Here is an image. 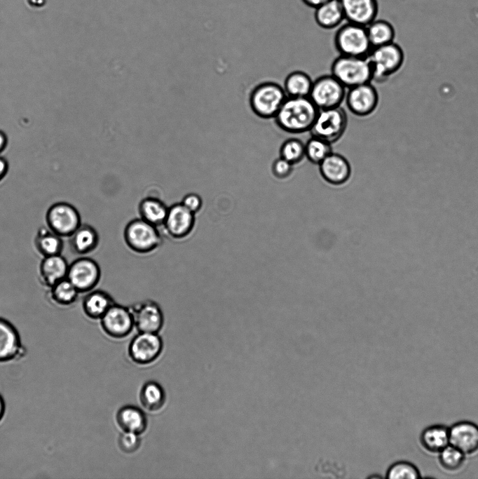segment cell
Segmentation results:
<instances>
[{"mask_svg": "<svg viewBox=\"0 0 478 479\" xmlns=\"http://www.w3.org/2000/svg\"><path fill=\"white\" fill-rule=\"evenodd\" d=\"M318 112L309 97H287L274 120L282 130L300 134L310 130Z\"/></svg>", "mask_w": 478, "mask_h": 479, "instance_id": "obj_1", "label": "cell"}, {"mask_svg": "<svg viewBox=\"0 0 478 479\" xmlns=\"http://www.w3.org/2000/svg\"><path fill=\"white\" fill-rule=\"evenodd\" d=\"M287 97L283 87L280 84L265 81L252 90L249 104L257 116L263 119H274Z\"/></svg>", "mask_w": 478, "mask_h": 479, "instance_id": "obj_2", "label": "cell"}, {"mask_svg": "<svg viewBox=\"0 0 478 479\" xmlns=\"http://www.w3.org/2000/svg\"><path fill=\"white\" fill-rule=\"evenodd\" d=\"M123 239L128 248L137 254L153 252L163 243L158 227L140 217L127 223L123 230Z\"/></svg>", "mask_w": 478, "mask_h": 479, "instance_id": "obj_3", "label": "cell"}, {"mask_svg": "<svg viewBox=\"0 0 478 479\" xmlns=\"http://www.w3.org/2000/svg\"><path fill=\"white\" fill-rule=\"evenodd\" d=\"M334 43L341 55L367 58L372 50L367 27L349 22L339 27Z\"/></svg>", "mask_w": 478, "mask_h": 479, "instance_id": "obj_4", "label": "cell"}, {"mask_svg": "<svg viewBox=\"0 0 478 479\" xmlns=\"http://www.w3.org/2000/svg\"><path fill=\"white\" fill-rule=\"evenodd\" d=\"M331 74L347 89L372 81V69L368 58L339 55L331 65Z\"/></svg>", "mask_w": 478, "mask_h": 479, "instance_id": "obj_5", "label": "cell"}, {"mask_svg": "<svg viewBox=\"0 0 478 479\" xmlns=\"http://www.w3.org/2000/svg\"><path fill=\"white\" fill-rule=\"evenodd\" d=\"M368 59L372 69V81L383 83L397 72L404 61L402 48L394 41L373 48Z\"/></svg>", "mask_w": 478, "mask_h": 479, "instance_id": "obj_6", "label": "cell"}, {"mask_svg": "<svg viewBox=\"0 0 478 479\" xmlns=\"http://www.w3.org/2000/svg\"><path fill=\"white\" fill-rule=\"evenodd\" d=\"M347 126V114L341 107L319 109L310 132L312 136L332 144L342 137Z\"/></svg>", "mask_w": 478, "mask_h": 479, "instance_id": "obj_7", "label": "cell"}, {"mask_svg": "<svg viewBox=\"0 0 478 479\" xmlns=\"http://www.w3.org/2000/svg\"><path fill=\"white\" fill-rule=\"evenodd\" d=\"M347 88L332 74H327L316 79L312 86L309 98L319 109L341 107Z\"/></svg>", "mask_w": 478, "mask_h": 479, "instance_id": "obj_8", "label": "cell"}, {"mask_svg": "<svg viewBox=\"0 0 478 479\" xmlns=\"http://www.w3.org/2000/svg\"><path fill=\"white\" fill-rule=\"evenodd\" d=\"M46 222L48 228L64 238L70 236L81 224V217L73 205L67 202H57L48 208Z\"/></svg>", "mask_w": 478, "mask_h": 479, "instance_id": "obj_9", "label": "cell"}, {"mask_svg": "<svg viewBox=\"0 0 478 479\" xmlns=\"http://www.w3.org/2000/svg\"><path fill=\"white\" fill-rule=\"evenodd\" d=\"M67 278L79 293L93 290L101 278V269L98 263L88 257H81L69 264Z\"/></svg>", "mask_w": 478, "mask_h": 479, "instance_id": "obj_10", "label": "cell"}, {"mask_svg": "<svg viewBox=\"0 0 478 479\" xmlns=\"http://www.w3.org/2000/svg\"><path fill=\"white\" fill-rule=\"evenodd\" d=\"M378 102V91L371 82L347 89L346 104L348 110L357 116L366 117L373 114Z\"/></svg>", "mask_w": 478, "mask_h": 479, "instance_id": "obj_11", "label": "cell"}, {"mask_svg": "<svg viewBox=\"0 0 478 479\" xmlns=\"http://www.w3.org/2000/svg\"><path fill=\"white\" fill-rule=\"evenodd\" d=\"M100 321L104 332L116 339L126 337L135 327L133 316L129 306L116 302Z\"/></svg>", "mask_w": 478, "mask_h": 479, "instance_id": "obj_12", "label": "cell"}, {"mask_svg": "<svg viewBox=\"0 0 478 479\" xmlns=\"http://www.w3.org/2000/svg\"><path fill=\"white\" fill-rule=\"evenodd\" d=\"M135 326L139 332L158 333L164 323V315L160 305L146 299L129 306Z\"/></svg>", "mask_w": 478, "mask_h": 479, "instance_id": "obj_13", "label": "cell"}, {"mask_svg": "<svg viewBox=\"0 0 478 479\" xmlns=\"http://www.w3.org/2000/svg\"><path fill=\"white\" fill-rule=\"evenodd\" d=\"M195 215L181 203L170 205L163 225L167 235L175 240L189 236L195 227Z\"/></svg>", "mask_w": 478, "mask_h": 479, "instance_id": "obj_14", "label": "cell"}, {"mask_svg": "<svg viewBox=\"0 0 478 479\" xmlns=\"http://www.w3.org/2000/svg\"><path fill=\"white\" fill-rule=\"evenodd\" d=\"M163 350V341L158 333L139 332L131 341L129 354L135 363L146 365L153 362Z\"/></svg>", "mask_w": 478, "mask_h": 479, "instance_id": "obj_15", "label": "cell"}, {"mask_svg": "<svg viewBox=\"0 0 478 479\" xmlns=\"http://www.w3.org/2000/svg\"><path fill=\"white\" fill-rule=\"evenodd\" d=\"M450 445L466 456L478 452V425L470 421H460L449 427Z\"/></svg>", "mask_w": 478, "mask_h": 479, "instance_id": "obj_16", "label": "cell"}, {"mask_svg": "<svg viewBox=\"0 0 478 479\" xmlns=\"http://www.w3.org/2000/svg\"><path fill=\"white\" fill-rule=\"evenodd\" d=\"M318 166L322 177L331 184H343L350 177V163L340 154L332 152Z\"/></svg>", "mask_w": 478, "mask_h": 479, "instance_id": "obj_17", "label": "cell"}, {"mask_svg": "<svg viewBox=\"0 0 478 479\" xmlns=\"http://www.w3.org/2000/svg\"><path fill=\"white\" fill-rule=\"evenodd\" d=\"M347 22L367 26L376 19L377 0H339Z\"/></svg>", "mask_w": 478, "mask_h": 479, "instance_id": "obj_18", "label": "cell"}, {"mask_svg": "<svg viewBox=\"0 0 478 479\" xmlns=\"http://www.w3.org/2000/svg\"><path fill=\"white\" fill-rule=\"evenodd\" d=\"M22 351L18 330L10 321L0 318V362L15 359Z\"/></svg>", "mask_w": 478, "mask_h": 479, "instance_id": "obj_19", "label": "cell"}, {"mask_svg": "<svg viewBox=\"0 0 478 479\" xmlns=\"http://www.w3.org/2000/svg\"><path fill=\"white\" fill-rule=\"evenodd\" d=\"M68 238L71 251L78 255L92 252L97 248L100 242L97 230L88 224L81 223Z\"/></svg>", "mask_w": 478, "mask_h": 479, "instance_id": "obj_20", "label": "cell"}, {"mask_svg": "<svg viewBox=\"0 0 478 479\" xmlns=\"http://www.w3.org/2000/svg\"><path fill=\"white\" fill-rule=\"evenodd\" d=\"M69 264L61 254L43 257L39 265V275L43 284L50 288L67 278Z\"/></svg>", "mask_w": 478, "mask_h": 479, "instance_id": "obj_21", "label": "cell"}, {"mask_svg": "<svg viewBox=\"0 0 478 479\" xmlns=\"http://www.w3.org/2000/svg\"><path fill=\"white\" fill-rule=\"evenodd\" d=\"M115 302L109 292L93 289L86 293L82 300V308L88 318L100 320Z\"/></svg>", "mask_w": 478, "mask_h": 479, "instance_id": "obj_22", "label": "cell"}, {"mask_svg": "<svg viewBox=\"0 0 478 479\" xmlns=\"http://www.w3.org/2000/svg\"><path fill=\"white\" fill-rule=\"evenodd\" d=\"M419 440L425 450L439 454L450 445L449 428L442 424L429 426L423 430Z\"/></svg>", "mask_w": 478, "mask_h": 479, "instance_id": "obj_23", "label": "cell"}, {"mask_svg": "<svg viewBox=\"0 0 478 479\" xmlns=\"http://www.w3.org/2000/svg\"><path fill=\"white\" fill-rule=\"evenodd\" d=\"M314 18L317 25L325 29L339 27L345 20L339 0H330L315 8Z\"/></svg>", "mask_w": 478, "mask_h": 479, "instance_id": "obj_24", "label": "cell"}, {"mask_svg": "<svg viewBox=\"0 0 478 479\" xmlns=\"http://www.w3.org/2000/svg\"><path fill=\"white\" fill-rule=\"evenodd\" d=\"M116 421L124 431L134 432L139 435L145 431L147 426V419L144 412L132 405L120 408L116 414Z\"/></svg>", "mask_w": 478, "mask_h": 479, "instance_id": "obj_25", "label": "cell"}, {"mask_svg": "<svg viewBox=\"0 0 478 479\" xmlns=\"http://www.w3.org/2000/svg\"><path fill=\"white\" fill-rule=\"evenodd\" d=\"M168 208L158 198L150 196L140 201L137 210L140 218L158 227L163 225Z\"/></svg>", "mask_w": 478, "mask_h": 479, "instance_id": "obj_26", "label": "cell"}, {"mask_svg": "<svg viewBox=\"0 0 478 479\" xmlns=\"http://www.w3.org/2000/svg\"><path fill=\"white\" fill-rule=\"evenodd\" d=\"M34 245L37 251L43 257L61 254L64 245L61 236L49 228L45 227L39 229L34 238Z\"/></svg>", "mask_w": 478, "mask_h": 479, "instance_id": "obj_27", "label": "cell"}, {"mask_svg": "<svg viewBox=\"0 0 478 479\" xmlns=\"http://www.w3.org/2000/svg\"><path fill=\"white\" fill-rule=\"evenodd\" d=\"M313 81L303 71L289 73L284 81L283 88L287 97H309Z\"/></svg>", "mask_w": 478, "mask_h": 479, "instance_id": "obj_28", "label": "cell"}, {"mask_svg": "<svg viewBox=\"0 0 478 479\" xmlns=\"http://www.w3.org/2000/svg\"><path fill=\"white\" fill-rule=\"evenodd\" d=\"M367 31L372 48L394 41L395 31L387 20H374L367 26Z\"/></svg>", "mask_w": 478, "mask_h": 479, "instance_id": "obj_29", "label": "cell"}, {"mask_svg": "<svg viewBox=\"0 0 478 479\" xmlns=\"http://www.w3.org/2000/svg\"><path fill=\"white\" fill-rule=\"evenodd\" d=\"M139 399L141 404L146 410L155 412L163 407L166 396L163 388L158 383L150 381L142 386Z\"/></svg>", "mask_w": 478, "mask_h": 479, "instance_id": "obj_30", "label": "cell"}, {"mask_svg": "<svg viewBox=\"0 0 478 479\" xmlns=\"http://www.w3.org/2000/svg\"><path fill=\"white\" fill-rule=\"evenodd\" d=\"M49 289L50 300L54 304L62 306L74 304L80 294L67 278L57 282Z\"/></svg>", "mask_w": 478, "mask_h": 479, "instance_id": "obj_31", "label": "cell"}, {"mask_svg": "<svg viewBox=\"0 0 478 479\" xmlns=\"http://www.w3.org/2000/svg\"><path fill=\"white\" fill-rule=\"evenodd\" d=\"M332 144L311 136L305 143V158L313 164L319 165L332 151Z\"/></svg>", "mask_w": 478, "mask_h": 479, "instance_id": "obj_32", "label": "cell"}, {"mask_svg": "<svg viewBox=\"0 0 478 479\" xmlns=\"http://www.w3.org/2000/svg\"><path fill=\"white\" fill-rule=\"evenodd\" d=\"M465 459L466 455L451 445H448L439 453L440 466L449 472L460 470L463 466Z\"/></svg>", "mask_w": 478, "mask_h": 479, "instance_id": "obj_33", "label": "cell"}, {"mask_svg": "<svg viewBox=\"0 0 478 479\" xmlns=\"http://www.w3.org/2000/svg\"><path fill=\"white\" fill-rule=\"evenodd\" d=\"M279 152L281 158L294 166L305 158V143L298 138H289L282 142Z\"/></svg>", "mask_w": 478, "mask_h": 479, "instance_id": "obj_34", "label": "cell"}, {"mask_svg": "<svg viewBox=\"0 0 478 479\" xmlns=\"http://www.w3.org/2000/svg\"><path fill=\"white\" fill-rule=\"evenodd\" d=\"M386 477L389 479H418L421 475L420 471L414 464L400 461L388 468Z\"/></svg>", "mask_w": 478, "mask_h": 479, "instance_id": "obj_35", "label": "cell"}, {"mask_svg": "<svg viewBox=\"0 0 478 479\" xmlns=\"http://www.w3.org/2000/svg\"><path fill=\"white\" fill-rule=\"evenodd\" d=\"M120 449L125 453H132L137 450L141 445L139 434L124 431L119 436L118 440Z\"/></svg>", "mask_w": 478, "mask_h": 479, "instance_id": "obj_36", "label": "cell"}, {"mask_svg": "<svg viewBox=\"0 0 478 479\" xmlns=\"http://www.w3.org/2000/svg\"><path fill=\"white\" fill-rule=\"evenodd\" d=\"M294 165L281 158L274 160L271 166L273 175L278 179H285L292 173Z\"/></svg>", "mask_w": 478, "mask_h": 479, "instance_id": "obj_37", "label": "cell"}, {"mask_svg": "<svg viewBox=\"0 0 478 479\" xmlns=\"http://www.w3.org/2000/svg\"><path fill=\"white\" fill-rule=\"evenodd\" d=\"M181 203L194 214L198 212L203 206L202 198L197 194L190 193L184 196Z\"/></svg>", "mask_w": 478, "mask_h": 479, "instance_id": "obj_38", "label": "cell"}, {"mask_svg": "<svg viewBox=\"0 0 478 479\" xmlns=\"http://www.w3.org/2000/svg\"><path fill=\"white\" fill-rule=\"evenodd\" d=\"M330 0H301L308 7L316 8Z\"/></svg>", "mask_w": 478, "mask_h": 479, "instance_id": "obj_39", "label": "cell"}, {"mask_svg": "<svg viewBox=\"0 0 478 479\" xmlns=\"http://www.w3.org/2000/svg\"><path fill=\"white\" fill-rule=\"evenodd\" d=\"M8 171L7 162L0 157V181L5 177Z\"/></svg>", "mask_w": 478, "mask_h": 479, "instance_id": "obj_40", "label": "cell"}, {"mask_svg": "<svg viewBox=\"0 0 478 479\" xmlns=\"http://www.w3.org/2000/svg\"><path fill=\"white\" fill-rule=\"evenodd\" d=\"M5 411H6L5 401H4L2 396L0 394V421L4 417V414H5Z\"/></svg>", "mask_w": 478, "mask_h": 479, "instance_id": "obj_41", "label": "cell"}, {"mask_svg": "<svg viewBox=\"0 0 478 479\" xmlns=\"http://www.w3.org/2000/svg\"><path fill=\"white\" fill-rule=\"evenodd\" d=\"M6 142L7 139L5 134L3 132L0 131V152L4 149L6 145Z\"/></svg>", "mask_w": 478, "mask_h": 479, "instance_id": "obj_42", "label": "cell"}]
</instances>
